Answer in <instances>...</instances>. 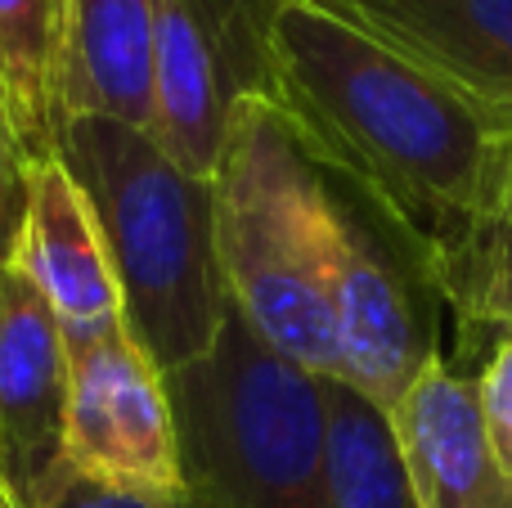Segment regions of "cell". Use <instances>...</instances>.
Returning <instances> with one entry per match:
<instances>
[{
	"mask_svg": "<svg viewBox=\"0 0 512 508\" xmlns=\"http://www.w3.org/2000/svg\"><path fill=\"white\" fill-rule=\"evenodd\" d=\"M301 149L441 266L512 194V126L333 14L283 0L274 95Z\"/></svg>",
	"mask_w": 512,
	"mask_h": 508,
	"instance_id": "obj_1",
	"label": "cell"
},
{
	"mask_svg": "<svg viewBox=\"0 0 512 508\" xmlns=\"http://www.w3.org/2000/svg\"><path fill=\"white\" fill-rule=\"evenodd\" d=\"M54 149L99 216L126 333L167 378L203 360L230 320L212 180L189 176L149 131L113 117H72Z\"/></svg>",
	"mask_w": 512,
	"mask_h": 508,
	"instance_id": "obj_2",
	"label": "cell"
},
{
	"mask_svg": "<svg viewBox=\"0 0 512 508\" xmlns=\"http://www.w3.org/2000/svg\"><path fill=\"white\" fill-rule=\"evenodd\" d=\"M212 194L216 261L230 315L283 360L333 378L328 171L301 149L279 108L252 99L230 122Z\"/></svg>",
	"mask_w": 512,
	"mask_h": 508,
	"instance_id": "obj_3",
	"label": "cell"
},
{
	"mask_svg": "<svg viewBox=\"0 0 512 508\" xmlns=\"http://www.w3.org/2000/svg\"><path fill=\"white\" fill-rule=\"evenodd\" d=\"M167 392L194 508H319L333 378L283 360L230 315Z\"/></svg>",
	"mask_w": 512,
	"mask_h": 508,
	"instance_id": "obj_4",
	"label": "cell"
},
{
	"mask_svg": "<svg viewBox=\"0 0 512 508\" xmlns=\"http://www.w3.org/2000/svg\"><path fill=\"white\" fill-rule=\"evenodd\" d=\"M328 234V329L333 383L351 387L382 414L436 360L432 266L427 257L351 185H333Z\"/></svg>",
	"mask_w": 512,
	"mask_h": 508,
	"instance_id": "obj_5",
	"label": "cell"
},
{
	"mask_svg": "<svg viewBox=\"0 0 512 508\" xmlns=\"http://www.w3.org/2000/svg\"><path fill=\"white\" fill-rule=\"evenodd\" d=\"M283 0H162L149 135L176 167L212 180L243 104L274 95Z\"/></svg>",
	"mask_w": 512,
	"mask_h": 508,
	"instance_id": "obj_6",
	"label": "cell"
},
{
	"mask_svg": "<svg viewBox=\"0 0 512 508\" xmlns=\"http://www.w3.org/2000/svg\"><path fill=\"white\" fill-rule=\"evenodd\" d=\"M59 459L113 491L158 504L189 500L167 374L126 324L68 338Z\"/></svg>",
	"mask_w": 512,
	"mask_h": 508,
	"instance_id": "obj_7",
	"label": "cell"
},
{
	"mask_svg": "<svg viewBox=\"0 0 512 508\" xmlns=\"http://www.w3.org/2000/svg\"><path fill=\"white\" fill-rule=\"evenodd\" d=\"M512 126V0H306Z\"/></svg>",
	"mask_w": 512,
	"mask_h": 508,
	"instance_id": "obj_8",
	"label": "cell"
},
{
	"mask_svg": "<svg viewBox=\"0 0 512 508\" xmlns=\"http://www.w3.org/2000/svg\"><path fill=\"white\" fill-rule=\"evenodd\" d=\"M9 266L50 302L63 338L122 324V288L99 216L59 149L27 162V203Z\"/></svg>",
	"mask_w": 512,
	"mask_h": 508,
	"instance_id": "obj_9",
	"label": "cell"
},
{
	"mask_svg": "<svg viewBox=\"0 0 512 508\" xmlns=\"http://www.w3.org/2000/svg\"><path fill=\"white\" fill-rule=\"evenodd\" d=\"M387 419L414 508H512V477L481 428L472 378L436 356Z\"/></svg>",
	"mask_w": 512,
	"mask_h": 508,
	"instance_id": "obj_10",
	"label": "cell"
},
{
	"mask_svg": "<svg viewBox=\"0 0 512 508\" xmlns=\"http://www.w3.org/2000/svg\"><path fill=\"white\" fill-rule=\"evenodd\" d=\"M63 396H68V338L50 302L0 266V473L14 495L59 459Z\"/></svg>",
	"mask_w": 512,
	"mask_h": 508,
	"instance_id": "obj_11",
	"label": "cell"
},
{
	"mask_svg": "<svg viewBox=\"0 0 512 508\" xmlns=\"http://www.w3.org/2000/svg\"><path fill=\"white\" fill-rule=\"evenodd\" d=\"M158 9L162 0H63L59 131L72 117H113L149 131Z\"/></svg>",
	"mask_w": 512,
	"mask_h": 508,
	"instance_id": "obj_12",
	"label": "cell"
},
{
	"mask_svg": "<svg viewBox=\"0 0 512 508\" xmlns=\"http://www.w3.org/2000/svg\"><path fill=\"white\" fill-rule=\"evenodd\" d=\"M63 0H0V113L27 158L59 144Z\"/></svg>",
	"mask_w": 512,
	"mask_h": 508,
	"instance_id": "obj_13",
	"label": "cell"
},
{
	"mask_svg": "<svg viewBox=\"0 0 512 508\" xmlns=\"http://www.w3.org/2000/svg\"><path fill=\"white\" fill-rule=\"evenodd\" d=\"M319 508H414L391 419L342 383H333V396H328Z\"/></svg>",
	"mask_w": 512,
	"mask_h": 508,
	"instance_id": "obj_14",
	"label": "cell"
},
{
	"mask_svg": "<svg viewBox=\"0 0 512 508\" xmlns=\"http://www.w3.org/2000/svg\"><path fill=\"white\" fill-rule=\"evenodd\" d=\"M432 284L468 342L481 338L495 347L512 338V194L454 257L432 270Z\"/></svg>",
	"mask_w": 512,
	"mask_h": 508,
	"instance_id": "obj_15",
	"label": "cell"
},
{
	"mask_svg": "<svg viewBox=\"0 0 512 508\" xmlns=\"http://www.w3.org/2000/svg\"><path fill=\"white\" fill-rule=\"evenodd\" d=\"M23 508H194V504H158V500H144V495H126L113 491V486L95 482V477L77 473L72 464L54 459L41 477L23 491Z\"/></svg>",
	"mask_w": 512,
	"mask_h": 508,
	"instance_id": "obj_16",
	"label": "cell"
},
{
	"mask_svg": "<svg viewBox=\"0 0 512 508\" xmlns=\"http://www.w3.org/2000/svg\"><path fill=\"white\" fill-rule=\"evenodd\" d=\"M477 410H481V428L490 437L499 468L512 477V338L495 342L477 374Z\"/></svg>",
	"mask_w": 512,
	"mask_h": 508,
	"instance_id": "obj_17",
	"label": "cell"
},
{
	"mask_svg": "<svg viewBox=\"0 0 512 508\" xmlns=\"http://www.w3.org/2000/svg\"><path fill=\"white\" fill-rule=\"evenodd\" d=\"M27 153L23 144L14 140L5 113H0V266L9 261V248H14L18 221H23V203H27Z\"/></svg>",
	"mask_w": 512,
	"mask_h": 508,
	"instance_id": "obj_18",
	"label": "cell"
},
{
	"mask_svg": "<svg viewBox=\"0 0 512 508\" xmlns=\"http://www.w3.org/2000/svg\"><path fill=\"white\" fill-rule=\"evenodd\" d=\"M0 508H23L18 504V495H14V486H9V477L0 473Z\"/></svg>",
	"mask_w": 512,
	"mask_h": 508,
	"instance_id": "obj_19",
	"label": "cell"
}]
</instances>
